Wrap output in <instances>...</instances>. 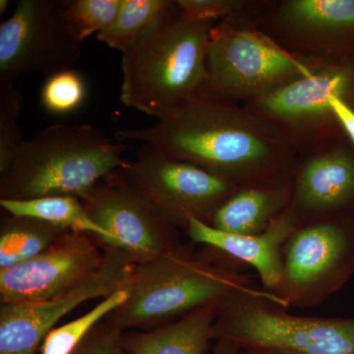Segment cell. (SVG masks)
I'll return each mask as SVG.
<instances>
[{
  "label": "cell",
  "instance_id": "obj_1",
  "mask_svg": "<svg viewBox=\"0 0 354 354\" xmlns=\"http://www.w3.org/2000/svg\"><path fill=\"white\" fill-rule=\"evenodd\" d=\"M115 140L153 147L239 185L290 179L298 158L290 140L263 116L201 99L153 127L120 130Z\"/></svg>",
  "mask_w": 354,
  "mask_h": 354
},
{
  "label": "cell",
  "instance_id": "obj_2",
  "mask_svg": "<svg viewBox=\"0 0 354 354\" xmlns=\"http://www.w3.org/2000/svg\"><path fill=\"white\" fill-rule=\"evenodd\" d=\"M205 248L196 252L181 244L157 259L136 264L124 288L127 301L106 320L123 332L151 330L236 291L259 286L236 263Z\"/></svg>",
  "mask_w": 354,
  "mask_h": 354
},
{
  "label": "cell",
  "instance_id": "obj_3",
  "mask_svg": "<svg viewBox=\"0 0 354 354\" xmlns=\"http://www.w3.org/2000/svg\"><path fill=\"white\" fill-rule=\"evenodd\" d=\"M216 21L178 7L164 26L122 53L120 101L158 120L196 99L207 77V51Z\"/></svg>",
  "mask_w": 354,
  "mask_h": 354
},
{
  "label": "cell",
  "instance_id": "obj_4",
  "mask_svg": "<svg viewBox=\"0 0 354 354\" xmlns=\"http://www.w3.org/2000/svg\"><path fill=\"white\" fill-rule=\"evenodd\" d=\"M127 149V143L114 144L90 125H50L25 140L0 174V199H83L122 167Z\"/></svg>",
  "mask_w": 354,
  "mask_h": 354
},
{
  "label": "cell",
  "instance_id": "obj_5",
  "mask_svg": "<svg viewBox=\"0 0 354 354\" xmlns=\"http://www.w3.org/2000/svg\"><path fill=\"white\" fill-rule=\"evenodd\" d=\"M241 13L212 29L206 80L196 99L244 106L309 75L320 62L288 53Z\"/></svg>",
  "mask_w": 354,
  "mask_h": 354
},
{
  "label": "cell",
  "instance_id": "obj_6",
  "mask_svg": "<svg viewBox=\"0 0 354 354\" xmlns=\"http://www.w3.org/2000/svg\"><path fill=\"white\" fill-rule=\"evenodd\" d=\"M281 298L258 286L216 305L212 339L239 349L285 348L301 354H354V318L292 315Z\"/></svg>",
  "mask_w": 354,
  "mask_h": 354
},
{
  "label": "cell",
  "instance_id": "obj_7",
  "mask_svg": "<svg viewBox=\"0 0 354 354\" xmlns=\"http://www.w3.org/2000/svg\"><path fill=\"white\" fill-rule=\"evenodd\" d=\"M354 276V214L300 223L283 248L274 295L288 308L319 306Z\"/></svg>",
  "mask_w": 354,
  "mask_h": 354
},
{
  "label": "cell",
  "instance_id": "obj_8",
  "mask_svg": "<svg viewBox=\"0 0 354 354\" xmlns=\"http://www.w3.org/2000/svg\"><path fill=\"white\" fill-rule=\"evenodd\" d=\"M333 99L354 109V53L320 60L309 75L243 106L278 127L299 153L344 134L330 109Z\"/></svg>",
  "mask_w": 354,
  "mask_h": 354
},
{
  "label": "cell",
  "instance_id": "obj_9",
  "mask_svg": "<svg viewBox=\"0 0 354 354\" xmlns=\"http://www.w3.org/2000/svg\"><path fill=\"white\" fill-rule=\"evenodd\" d=\"M241 15L297 57L354 53V0H250Z\"/></svg>",
  "mask_w": 354,
  "mask_h": 354
},
{
  "label": "cell",
  "instance_id": "obj_10",
  "mask_svg": "<svg viewBox=\"0 0 354 354\" xmlns=\"http://www.w3.org/2000/svg\"><path fill=\"white\" fill-rule=\"evenodd\" d=\"M120 171L169 223L185 232L191 220L209 223L212 216L239 187L197 165L145 146Z\"/></svg>",
  "mask_w": 354,
  "mask_h": 354
},
{
  "label": "cell",
  "instance_id": "obj_11",
  "mask_svg": "<svg viewBox=\"0 0 354 354\" xmlns=\"http://www.w3.org/2000/svg\"><path fill=\"white\" fill-rule=\"evenodd\" d=\"M62 13V0H20L0 24V86L23 75L74 68L82 50Z\"/></svg>",
  "mask_w": 354,
  "mask_h": 354
},
{
  "label": "cell",
  "instance_id": "obj_12",
  "mask_svg": "<svg viewBox=\"0 0 354 354\" xmlns=\"http://www.w3.org/2000/svg\"><path fill=\"white\" fill-rule=\"evenodd\" d=\"M101 267L75 288L43 301L1 304L0 354H37L44 337L79 305L124 290L136 263L116 246H104Z\"/></svg>",
  "mask_w": 354,
  "mask_h": 354
},
{
  "label": "cell",
  "instance_id": "obj_13",
  "mask_svg": "<svg viewBox=\"0 0 354 354\" xmlns=\"http://www.w3.org/2000/svg\"><path fill=\"white\" fill-rule=\"evenodd\" d=\"M82 201L90 218L136 264L150 262L181 245L179 230L123 176L106 177Z\"/></svg>",
  "mask_w": 354,
  "mask_h": 354
},
{
  "label": "cell",
  "instance_id": "obj_14",
  "mask_svg": "<svg viewBox=\"0 0 354 354\" xmlns=\"http://www.w3.org/2000/svg\"><path fill=\"white\" fill-rule=\"evenodd\" d=\"M101 245L94 235L67 230L32 259L0 270L1 304L43 301L75 288L101 267Z\"/></svg>",
  "mask_w": 354,
  "mask_h": 354
},
{
  "label": "cell",
  "instance_id": "obj_15",
  "mask_svg": "<svg viewBox=\"0 0 354 354\" xmlns=\"http://www.w3.org/2000/svg\"><path fill=\"white\" fill-rule=\"evenodd\" d=\"M288 209L299 225L354 214V146L344 133L298 153Z\"/></svg>",
  "mask_w": 354,
  "mask_h": 354
},
{
  "label": "cell",
  "instance_id": "obj_16",
  "mask_svg": "<svg viewBox=\"0 0 354 354\" xmlns=\"http://www.w3.org/2000/svg\"><path fill=\"white\" fill-rule=\"evenodd\" d=\"M298 225L288 208L260 234H228L198 220H191L184 234L194 243L202 244L237 265L253 268L263 288L272 293L281 281L283 248Z\"/></svg>",
  "mask_w": 354,
  "mask_h": 354
},
{
  "label": "cell",
  "instance_id": "obj_17",
  "mask_svg": "<svg viewBox=\"0 0 354 354\" xmlns=\"http://www.w3.org/2000/svg\"><path fill=\"white\" fill-rule=\"evenodd\" d=\"M291 178L242 184L221 203L208 223L234 234H260L290 206Z\"/></svg>",
  "mask_w": 354,
  "mask_h": 354
},
{
  "label": "cell",
  "instance_id": "obj_18",
  "mask_svg": "<svg viewBox=\"0 0 354 354\" xmlns=\"http://www.w3.org/2000/svg\"><path fill=\"white\" fill-rule=\"evenodd\" d=\"M216 305H204L181 318L146 330H125L127 354H206L212 339Z\"/></svg>",
  "mask_w": 354,
  "mask_h": 354
},
{
  "label": "cell",
  "instance_id": "obj_19",
  "mask_svg": "<svg viewBox=\"0 0 354 354\" xmlns=\"http://www.w3.org/2000/svg\"><path fill=\"white\" fill-rule=\"evenodd\" d=\"M176 10L172 0H122L113 24L97 39L124 53L160 29Z\"/></svg>",
  "mask_w": 354,
  "mask_h": 354
},
{
  "label": "cell",
  "instance_id": "obj_20",
  "mask_svg": "<svg viewBox=\"0 0 354 354\" xmlns=\"http://www.w3.org/2000/svg\"><path fill=\"white\" fill-rule=\"evenodd\" d=\"M0 206L9 215L30 216L72 232L94 235L102 245L113 239L90 218L82 201L74 196H48L31 200L0 199Z\"/></svg>",
  "mask_w": 354,
  "mask_h": 354
},
{
  "label": "cell",
  "instance_id": "obj_21",
  "mask_svg": "<svg viewBox=\"0 0 354 354\" xmlns=\"http://www.w3.org/2000/svg\"><path fill=\"white\" fill-rule=\"evenodd\" d=\"M65 232L67 230L38 218L6 216L0 227V270L32 259Z\"/></svg>",
  "mask_w": 354,
  "mask_h": 354
},
{
  "label": "cell",
  "instance_id": "obj_22",
  "mask_svg": "<svg viewBox=\"0 0 354 354\" xmlns=\"http://www.w3.org/2000/svg\"><path fill=\"white\" fill-rule=\"evenodd\" d=\"M128 291H118L102 299L88 313L71 322L51 330L44 337L39 351L41 354H71L81 341L95 326L104 321L116 308L124 304Z\"/></svg>",
  "mask_w": 354,
  "mask_h": 354
},
{
  "label": "cell",
  "instance_id": "obj_23",
  "mask_svg": "<svg viewBox=\"0 0 354 354\" xmlns=\"http://www.w3.org/2000/svg\"><path fill=\"white\" fill-rule=\"evenodd\" d=\"M121 3L122 0H62V13L82 43L113 24Z\"/></svg>",
  "mask_w": 354,
  "mask_h": 354
},
{
  "label": "cell",
  "instance_id": "obj_24",
  "mask_svg": "<svg viewBox=\"0 0 354 354\" xmlns=\"http://www.w3.org/2000/svg\"><path fill=\"white\" fill-rule=\"evenodd\" d=\"M87 95V84L74 68L62 70L46 77L41 90V102L48 113L67 115L82 106Z\"/></svg>",
  "mask_w": 354,
  "mask_h": 354
},
{
  "label": "cell",
  "instance_id": "obj_25",
  "mask_svg": "<svg viewBox=\"0 0 354 354\" xmlns=\"http://www.w3.org/2000/svg\"><path fill=\"white\" fill-rule=\"evenodd\" d=\"M23 95L14 85L0 86V174L6 171L24 143L18 127Z\"/></svg>",
  "mask_w": 354,
  "mask_h": 354
},
{
  "label": "cell",
  "instance_id": "obj_26",
  "mask_svg": "<svg viewBox=\"0 0 354 354\" xmlns=\"http://www.w3.org/2000/svg\"><path fill=\"white\" fill-rule=\"evenodd\" d=\"M123 330L104 319L86 335L71 354H127Z\"/></svg>",
  "mask_w": 354,
  "mask_h": 354
},
{
  "label": "cell",
  "instance_id": "obj_27",
  "mask_svg": "<svg viewBox=\"0 0 354 354\" xmlns=\"http://www.w3.org/2000/svg\"><path fill=\"white\" fill-rule=\"evenodd\" d=\"M250 0H176L179 11L186 15L216 22L245 10Z\"/></svg>",
  "mask_w": 354,
  "mask_h": 354
},
{
  "label": "cell",
  "instance_id": "obj_28",
  "mask_svg": "<svg viewBox=\"0 0 354 354\" xmlns=\"http://www.w3.org/2000/svg\"><path fill=\"white\" fill-rule=\"evenodd\" d=\"M330 106L344 135L354 146V109L337 99L330 100Z\"/></svg>",
  "mask_w": 354,
  "mask_h": 354
},
{
  "label": "cell",
  "instance_id": "obj_29",
  "mask_svg": "<svg viewBox=\"0 0 354 354\" xmlns=\"http://www.w3.org/2000/svg\"><path fill=\"white\" fill-rule=\"evenodd\" d=\"M239 353H241V349L232 342L225 341V339H218V341H216L212 354H239Z\"/></svg>",
  "mask_w": 354,
  "mask_h": 354
},
{
  "label": "cell",
  "instance_id": "obj_30",
  "mask_svg": "<svg viewBox=\"0 0 354 354\" xmlns=\"http://www.w3.org/2000/svg\"><path fill=\"white\" fill-rule=\"evenodd\" d=\"M239 354H301L285 348H251L241 349Z\"/></svg>",
  "mask_w": 354,
  "mask_h": 354
},
{
  "label": "cell",
  "instance_id": "obj_31",
  "mask_svg": "<svg viewBox=\"0 0 354 354\" xmlns=\"http://www.w3.org/2000/svg\"><path fill=\"white\" fill-rule=\"evenodd\" d=\"M10 2L8 0H0V15H3L6 12L7 7L9 6Z\"/></svg>",
  "mask_w": 354,
  "mask_h": 354
}]
</instances>
